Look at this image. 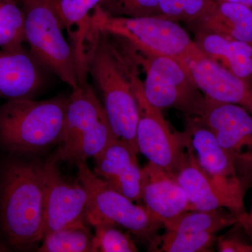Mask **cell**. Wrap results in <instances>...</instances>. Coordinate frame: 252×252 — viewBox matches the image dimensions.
<instances>
[{"label":"cell","instance_id":"cell-13","mask_svg":"<svg viewBox=\"0 0 252 252\" xmlns=\"http://www.w3.org/2000/svg\"><path fill=\"white\" fill-rule=\"evenodd\" d=\"M175 176L188 198L190 211H208L224 207L238 217L246 213L243 204L220 189L202 168L189 137L185 155Z\"/></svg>","mask_w":252,"mask_h":252},{"label":"cell","instance_id":"cell-16","mask_svg":"<svg viewBox=\"0 0 252 252\" xmlns=\"http://www.w3.org/2000/svg\"><path fill=\"white\" fill-rule=\"evenodd\" d=\"M141 198L163 225L190 211L188 198L176 176L150 162L142 168Z\"/></svg>","mask_w":252,"mask_h":252},{"label":"cell","instance_id":"cell-30","mask_svg":"<svg viewBox=\"0 0 252 252\" xmlns=\"http://www.w3.org/2000/svg\"><path fill=\"white\" fill-rule=\"evenodd\" d=\"M216 1H230V2L240 3L247 5L252 8V0H215Z\"/></svg>","mask_w":252,"mask_h":252},{"label":"cell","instance_id":"cell-11","mask_svg":"<svg viewBox=\"0 0 252 252\" xmlns=\"http://www.w3.org/2000/svg\"><path fill=\"white\" fill-rule=\"evenodd\" d=\"M187 119L185 132L200 166L220 189L243 204L244 184L233 158L200 118Z\"/></svg>","mask_w":252,"mask_h":252},{"label":"cell","instance_id":"cell-21","mask_svg":"<svg viewBox=\"0 0 252 252\" xmlns=\"http://www.w3.org/2000/svg\"><path fill=\"white\" fill-rule=\"evenodd\" d=\"M238 218L233 212L222 208L208 211H187L165 223V230L175 233H212L238 223Z\"/></svg>","mask_w":252,"mask_h":252},{"label":"cell","instance_id":"cell-27","mask_svg":"<svg viewBox=\"0 0 252 252\" xmlns=\"http://www.w3.org/2000/svg\"><path fill=\"white\" fill-rule=\"evenodd\" d=\"M99 6L105 14L117 17L162 16L159 0H102Z\"/></svg>","mask_w":252,"mask_h":252},{"label":"cell","instance_id":"cell-29","mask_svg":"<svg viewBox=\"0 0 252 252\" xmlns=\"http://www.w3.org/2000/svg\"><path fill=\"white\" fill-rule=\"evenodd\" d=\"M238 218V222H240L243 226L245 227V229L248 230V233L252 235V207L250 213H245Z\"/></svg>","mask_w":252,"mask_h":252},{"label":"cell","instance_id":"cell-9","mask_svg":"<svg viewBox=\"0 0 252 252\" xmlns=\"http://www.w3.org/2000/svg\"><path fill=\"white\" fill-rule=\"evenodd\" d=\"M199 118L233 158L239 176H252V116L248 109L205 98Z\"/></svg>","mask_w":252,"mask_h":252},{"label":"cell","instance_id":"cell-20","mask_svg":"<svg viewBox=\"0 0 252 252\" xmlns=\"http://www.w3.org/2000/svg\"><path fill=\"white\" fill-rule=\"evenodd\" d=\"M200 52L237 77H252V45L213 33L198 32L194 41Z\"/></svg>","mask_w":252,"mask_h":252},{"label":"cell","instance_id":"cell-7","mask_svg":"<svg viewBox=\"0 0 252 252\" xmlns=\"http://www.w3.org/2000/svg\"><path fill=\"white\" fill-rule=\"evenodd\" d=\"M78 179L88 194L85 219L95 226L112 223L128 230L140 238L147 239L153 245L157 233L163 227L145 206L135 205L124 194L91 171L86 162H78Z\"/></svg>","mask_w":252,"mask_h":252},{"label":"cell","instance_id":"cell-17","mask_svg":"<svg viewBox=\"0 0 252 252\" xmlns=\"http://www.w3.org/2000/svg\"><path fill=\"white\" fill-rule=\"evenodd\" d=\"M44 71L25 47L0 50V98L32 99L44 85Z\"/></svg>","mask_w":252,"mask_h":252},{"label":"cell","instance_id":"cell-28","mask_svg":"<svg viewBox=\"0 0 252 252\" xmlns=\"http://www.w3.org/2000/svg\"><path fill=\"white\" fill-rule=\"evenodd\" d=\"M219 251L221 252H252V247L233 240H220Z\"/></svg>","mask_w":252,"mask_h":252},{"label":"cell","instance_id":"cell-8","mask_svg":"<svg viewBox=\"0 0 252 252\" xmlns=\"http://www.w3.org/2000/svg\"><path fill=\"white\" fill-rule=\"evenodd\" d=\"M130 77L138 106L136 140L139 152L149 162L175 175L185 155L189 136L185 131L173 132L161 110L146 99L134 63L131 64Z\"/></svg>","mask_w":252,"mask_h":252},{"label":"cell","instance_id":"cell-14","mask_svg":"<svg viewBox=\"0 0 252 252\" xmlns=\"http://www.w3.org/2000/svg\"><path fill=\"white\" fill-rule=\"evenodd\" d=\"M137 152L125 141L113 140L94 158V173L132 201H140L142 168Z\"/></svg>","mask_w":252,"mask_h":252},{"label":"cell","instance_id":"cell-2","mask_svg":"<svg viewBox=\"0 0 252 252\" xmlns=\"http://www.w3.org/2000/svg\"><path fill=\"white\" fill-rule=\"evenodd\" d=\"M86 64L114 134L139 153L136 140L138 106L131 81L130 55L126 51L122 53L108 33L99 30L86 53Z\"/></svg>","mask_w":252,"mask_h":252},{"label":"cell","instance_id":"cell-4","mask_svg":"<svg viewBox=\"0 0 252 252\" xmlns=\"http://www.w3.org/2000/svg\"><path fill=\"white\" fill-rule=\"evenodd\" d=\"M93 21L100 31L122 38L139 51L172 58L185 65L187 60L200 52L177 21L162 16L117 17L105 14L97 6Z\"/></svg>","mask_w":252,"mask_h":252},{"label":"cell","instance_id":"cell-19","mask_svg":"<svg viewBox=\"0 0 252 252\" xmlns=\"http://www.w3.org/2000/svg\"><path fill=\"white\" fill-rule=\"evenodd\" d=\"M195 24L199 32L213 33L252 45V8L240 3L216 1Z\"/></svg>","mask_w":252,"mask_h":252},{"label":"cell","instance_id":"cell-22","mask_svg":"<svg viewBox=\"0 0 252 252\" xmlns=\"http://www.w3.org/2000/svg\"><path fill=\"white\" fill-rule=\"evenodd\" d=\"M79 222L48 233L38 248L39 252H94V235L85 224Z\"/></svg>","mask_w":252,"mask_h":252},{"label":"cell","instance_id":"cell-31","mask_svg":"<svg viewBox=\"0 0 252 252\" xmlns=\"http://www.w3.org/2000/svg\"><path fill=\"white\" fill-rule=\"evenodd\" d=\"M97 31H98V30H97ZM96 34H97V33H96ZM95 35H96V34H95ZM91 43H92V42H91ZM86 50H87V49H86ZM85 61H86V58H85ZM78 75H79V79H80V78H84V77H88V76H89V74H88V72L86 73H84V74H79V73H78Z\"/></svg>","mask_w":252,"mask_h":252},{"label":"cell","instance_id":"cell-24","mask_svg":"<svg viewBox=\"0 0 252 252\" xmlns=\"http://www.w3.org/2000/svg\"><path fill=\"white\" fill-rule=\"evenodd\" d=\"M216 240V234L212 233H175L165 230L158 237L156 244H160V252H207Z\"/></svg>","mask_w":252,"mask_h":252},{"label":"cell","instance_id":"cell-1","mask_svg":"<svg viewBox=\"0 0 252 252\" xmlns=\"http://www.w3.org/2000/svg\"><path fill=\"white\" fill-rule=\"evenodd\" d=\"M44 162L16 160L4 167L0 180V227L9 245L31 248L44 238Z\"/></svg>","mask_w":252,"mask_h":252},{"label":"cell","instance_id":"cell-25","mask_svg":"<svg viewBox=\"0 0 252 252\" xmlns=\"http://www.w3.org/2000/svg\"><path fill=\"white\" fill-rule=\"evenodd\" d=\"M215 3V0H159L162 16L187 23L198 21Z\"/></svg>","mask_w":252,"mask_h":252},{"label":"cell","instance_id":"cell-6","mask_svg":"<svg viewBox=\"0 0 252 252\" xmlns=\"http://www.w3.org/2000/svg\"><path fill=\"white\" fill-rule=\"evenodd\" d=\"M126 44L127 52L145 71L142 88L149 103L160 110L175 109L187 117H200L205 97L194 83L187 66L172 58L148 54Z\"/></svg>","mask_w":252,"mask_h":252},{"label":"cell","instance_id":"cell-12","mask_svg":"<svg viewBox=\"0 0 252 252\" xmlns=\"http://www.w3.org/2000/svg\"><path fill=\"white\" fill-rule=\"evenodd\" d=\"M186 65L205 98L238 104L252 112V89L247 81L207 59L201 52L187 60Z\"/></svg>","mask_w":252,"mask_h":252},{"label":"cell","instance_id":"cell-10","mask_svg":"<svg viewBox=\"0 0 252 252\" xmlns=\"http://www.w3.org/2000/svg\"><path fill=\"white\" fill-rule=\"evenodd\" d=\"M45 208L44 237L64 227L86 221L88 194L80 180L61 175L57 162L51 158L44 162Z\"/></svg>","mask_w":252,"mask_h":252},{"label":"cell","instance_id":"cell-15","mask_svg":"<svg viewBox=\"0 0 252 252\" xmlns=\"http://www.w3.org/2000/svg\"><path fill=\"white\" fill-rule=\"evenodd\" d=\"M102 102L87 80L79 81L67 97L64 127L59 148L52 158L56 162L72 148L81 136L107 118Z\"/></svg>","mask_w":252,"mask_h":252},{"label":"cell","instance_id":"cell-3","mask_svg":"<svg viewBox=\"0 0 252 252\" xmlns=\"http://www.w3.org/2000/svg\"><path fill=\"white\" fill-rule=\"evenodd\" d=\"M67 99L7 100L0 107V145L14 153L35 154L59 144Z\"/></svg>","mask_w":252,"mask_h":252},{"label":"cell","instance_id":"cell-23","mask_svg":"<svg viewBox=\"0 0 252 252\" xmlns=\"http://www.w3.org/2000/svg\"><path fill=\"white\" fill-rule=\"evenodd\" d=\"M24 11L21 0H0V48L24 47Z\"/></svg>","mask_w":252,"mask_h":252},{"label":"cell","instance_id":"cell-18","mask_svg":"<svg viewBox=\"0 0 252 252\" xmlns=\"http://www.w3.org/2000/svg\"><path fill=\"white\" fill-rule=\"evenodd\" d=\"M72 46L78 65L85 62L86 48L92 41L97 28L93 14L102 0H51Z\"/></svg>","mask_w":252,"mask_h":252},{"label":"cell","instance_id":"cell-26","mask_svg":"<svg viewBox=\"0 0 252 252\" xmlns=\"http://www.w3.org/2000/svg\"><path fill=\"white\" fill-rule=\"evenodd\" d=\"M94 227V252H138L132 239L119 225L102 223Z\"/></svg>","mask_w":252,"mask_h":252},{"label":"cell","instance_id":"cell-5","mask_svg":"<svg viewBox=\"0 0 252 252\" xmlns=\"http://www.w3.org/2000/svg\"><path fill=\"white\" fill-rule=\"evenodd\" d=\"M21 1L30 54L43 69L76 89L79 75L75 55L51 0Z\"/></svg>","mask_w":252,"mask_h":252}]
</instances>
